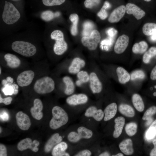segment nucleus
<instances>
[{
	"instance_id": "dca6fc26",
	"label": "nucleus",
	"mask_w": 156,
	"mask_h": 156,
	"mask_svg": "<svg viewBox=\"0 0 156 156\" xmlns=\"http://www.w3.org/2000/svg\"><path fill=\"white\" fill-rule=\"evenodd\" d=\"M43 105L41 101L38 99H36L34 101V106L30 109V112L32 116L35 119L39 120L43 116L42 112Z\"/></svg>"
},
{
	"instance_id": "8fccbe9b",
	"label": "nucleus",
	"mask_w": 156,
	"mask_h": 156,
	"mask_svg": "<svg viewBox=\"0 0 156 156\" xmlns=\"http://www.w3.org/2000/svg\"><path fill=\"white\" fill-rule=\"evenodd\" d=\"M117 32V31L114 29L112 28L109 29L106 31V33L107 35L111 37L114 36Z\"/></svg>"
},
{
	"instance_id": "f704fd0d",
	"label": "nucleus",
	"mask_w": 156,
	"mask_h": 156,
	"mask_svg": "<svg viewBox=\"0 0 156 156\" xmlns=\"http://www.w3.org/2000/svg\"><path fill=\"white\" fill-rule=\"evenodd\" d=\"M94 25L92 22L89 21L84 22L83 25V30L82 34L83 36H89L94 30Z\"/></svg>"
},
{
	"instance_id": "b1692460",
	"label": "nucleus",
	"mask_w": 156,
	"mask_h": 156,
	"mask_svg": "<svg viewBox=\"0 0 156 156\" xmlns=\"http://www.w3.org/2000/svg\"><path fill=\"white\" fill-rule=\"evenodd\" d=\"M117 109V104L115 103H113L108 105L104 111V120L105 121H108L116 115Z\"/></svg>"
},
{
	"instance_id": "393cba45",
	"label": "nucleus",
	"mask_w": 156,
	"mask_h": 156,
	"mask_svg": "<svg viewBox=\"0 0 156 156\" xmlns=\"http://www.w3.org/2000/svg\"><path fill=\"white\" fill-rule=\"evenodd\" d=\"M125 122V118L122 116L118 117L115 119V129L113 134L114 138H118L121 134Z\"/></svg>"
},
{
	"instance_id": "6e6552de",
	"label": "nucleus",
	"mask_w": 156,
	"mask_h": 156,
	"mask_svg": "<svg viewBox=\"0 0 156 156\" xmlns=\"http://www.w3.org/2000/svg\"><path fill=\"white\" fill-rule=\"evenodd\" d=\"M36 10L51 9L53 8L62 6L66 0H34Z\"/></svg>"
},
{
	"instance_id": "79ce46f5",
	"label": "nucleus",
	"mask_w": 156,
	"mask_h": 156,
	"mask_svg": "<svg viewBox=\"0 0 156 156\" xmlns=\"http://www.w3.org/2000/svg\"><path fill=\"white\" fill-rule=\"evenodd\" d=\"M145 77V74L144 71L140 70H138L131 73L130 79L132 80H133L138 79H143Z\"/></svg>"
},
{
	"instance_id": "e2e57ef3",
	"label": "nucleus",
	"mask_w": 156,
	"mask_h": 156,
	"mask_svg": "<svg viewBox=\"0 0 156 156\" xmlns=\"http://www.w3.org/2000/svg\"><path fill=\"white\" fill-rule=\"evenodd\" d=\"M144 0L146 2H149L151 1V0Z\"/></svg>"
},
{
	"instance_id": "69168bd1",
	"label": "nucleus",
	"mask_w": 156,
	"mask_h": 156,
	"mask_svg": "<svg viewBox=\"0 0 156 156\" xmlns=\"http://www.w3.org/2000/svg\"><path fill=\"white\" fill-rule=\"evenodd\" d=\"M1 127H0V133H1Z\"/></svg>"
},
{
	"instance_id": "2f4dec72",
	"label": "nucleus",
	"mask_w": 156,
	"mask_h": 156,
	"mask_svg": "<svg viewBox=\"0 0 156 156\" xmlns=\"http://www.w3.org/2000/svg\"><path fill=\"white\" fill-rule=\"evenodd\" d=\"M143 34L147 36H151L156 33V24L148 23L144 24L142 27Z\"/></svg>"
},
{
	"instance_id": "4be33fe9",
	"label": "nucleus",
	"mask_w": 156,
	"mask_h": 156,
	"mask_svg": "<svg viewBox=\"0 0 156 156\" xmlns=\"http://www.w3.org/2000/svg\"><path fill=\"white\" fill-rule=\"evenodd\" d=\"M68 147L67 144L61 142L56 145L53 149L52 155L53 156H69L70 154L66 152Z\"/></svg>"
},
{
	"instance_id": "0eeeda50",
	"label": "nucleus",
	"mask_w": 156,
	"mask_h": 156,
	"mask_svg": "<svg viewBox=\"0 0 156 156\" xmlns=\"http://www.w3.org/2000/svg\"><path fill=\"white\" fill-rule=\"evenodd\" d=\"M101 37L99 31L94 30L88 36H83L81 39L83 45L90 50H94L97 48L100 41Z\"/></svg>"
},
{
	"instance_id": "680f3d73",
	"label": "nucleus",
	"mask_w": 156,
	"mask_h": 156,
	"mask_svg": "<svg viewBox=\"0 0 156 156\" xmlns=\"http://www.w3.org/2000/svg\"><path fill=\"white\" fill-rule=\"evenodd\" d=\"M154 87L156 89V85ZM153 95L154 96H156V92H154L153 93Z\"/></svg>"
},
{
	"instance_id": "ddd939ff",
	"label": "nucleus",
	"mask_w": 156,
	"mask_h": 156,
	"mask_svg": "<svg viewBox=\"0 0 156 156\" xmlns=\"http://www.w3.org/2000/svg\"><path fill=\"white\" fill-rule=\"evenodd\" d=\"M88 100V96L84 94H74L68 97L66 99V103L71 105H77L85 104Z\"/></svg>"
},
{
	"instance_id": "4468645a",
	"label": "nucleus",
	"mask_w": 156,
	"mask_h": 156,
	"mask_svg": "<svg viewBox=\"0 0 156 156\" xmlns=\"http://www.w3.org/2000/svg\"><path fill=\"white\" fill-rule=\"evenodd\" d=\"M126 12V6L121 5L114 9L111 14L108 21L110 23L118 22L123 17Z\"/></svg>"
},
{
	"instance_id": "3c124183",
	"label": "nucleus",
	"mask_w": 156,
	"mask_h": 156,
	"mask_svg": "<svg viewBox=\"0 0 156 156\" xmlns=\"http://www.w3.org/2000/svg\"><path fill=\"white\" fill-rule=\"evenodd\" d=\"M153 143L154 147L151 151L150 155L151 156H156V139H155L153 140Z\"/></svg>"
},
{
	"instance_id": "5701e85b",
	"label": "nucleus",
	"mask_w": 156,
	"mask_h": 156,
	"mask_svg": "<svg viewBox=\"0 0 156 156\" xmlns=\"http://www.w3.org/2000/svg\"><path fill=\"white\" fill-rule=\"evenodd\" d=\"M119 148L121 152L126 155H131L133 153V142L130 139H126L121 142L119 144Z\"/></svg>"
},
{
	"instance_id": "58836bf2",
	"label": "nucleus",
	"mask_w": 156,
	"mask_h": 156,
	"mask_svg": "<svg viewBox=\"0 0 156 156\" xmlns=\"http://www.w3.org/2000/svg\"><path fill=\"white\" fill-rule=\"evenodd\" d=\"M156 113V106H152L148 109L142 117L143 120H147L152 118L151 117Z\"/></svg>"
},
{
	"instance_id": "49530a36",
	"label": "nucleus",
	"mask_w": 156,
	"mask_h": 156,
	"mask_svg": "<svg viewBox=\"0 0 156 156\" xmlns=\"http://www.w3.org/2000/svg\"><path fill=\"white\" fill-rule=\"evenodd\" d=\"M12 98L10 96L2 98L0 94V103H3L5 105H8L10 104L12 101Z\"/></svg>"
},
{
	"instance_id": "ea45409f",
	"label": "nucleus",
	"mask_w": 156,
	"mask_h": 156,
	"mask_svg": "<svg viewBox=\"0 0 156 156\" xmlns=\"http://www.w3.org/2000/svg\"><path fill=\"white\" fill-rule=\"evenodd\" d=\"M67 139L70 142L76 143L79 141L81 139L77 132L71 131L68 135Z\"/></svg>"
},
{
	"instance_id": "39448f33",
	"label": "nucleus",
	"mask_w": 156,
	"mask_h": 156,
	"mask_svg": "<svg viewBox=\"0 0 156 156\" xmlns=\"http://www.w3.org/2000/svg\"><path fill=\"white\" fill-rule=\"evenodd\" d=\"M55 88L53 80L48 76H44L38 79L35 82L33 89L37 93L44 94L52 92Z\"/></svg>"
},
{
	"instance_id": "1a4fd4ad",
	"label": "nucleus",
	"mask_w": 156,
	"mask_h": 156,
	"mask_svg": "<svg viewBox=\"0 0 156 156\" xmlns=\"http://www.w3.org/2000/svg\"><path fill=\"white\" fill-rule=\"evenodd\" d=\"M35 73L31 70H25L20 73L16 78L17 83L20 86L24 87L30 85L35 77Z\"/></svg>"
},
{
	"instance_id": "f3484780",
	"label": "nucleus",
	"mask_w": 156,
	"mask_h": 156,
	"mask_svg": "<svg viewBox=\"0 0 156 156\" xmlns=\"http://www.w3.org/2000/svg\"><path fill=\"white\" fill-rule=\"evenodd\" d=\"M126 12L132 14L137 20H140L145 15V12L134 4L129 3L126 5Z\"/></svg>"
},
{
	"instance_id": "cd10ccee",
	"label": "nucleus",
	"mask_w": 156,
	"mask_h": 156,
	"mask_svg": "<svg viewBox=\"0 0 156 156\" xmlns=\"http://www.w3.org/2000/svg\"><path fill=\"white\" fill-rule=\"evenodd\" d=\"M118 110L122 114L128 117H133L135 114L133 109L127 104H120Z\"/></svg>"
},
{
	"instance_id": "473e14b6",
	"label": "nucleus",
	"mask_w": 156,
	"mask_h": 156,
	"mask_svg": "<svg viewBox=\"0 0 156 156\" xmlns=\"http://www.w3.org/2000/svg\"><path fill=\"white\" fill-rule=\"evenodd\" d=\"M69 18L73 23L70 29L71 34L72 35L75 36L77 35L78 32L77 26L79 20L78 15L75 13L71 14L70 15Z\"/></svg>"
},
{
	"instance_id": "13d9d810",
	"label": "nucleus",
	"mask_w": 156,
	"mask_h": 156,
	"mask_svg": "<svg viewBox=\"0 0 156 156\" xmlns=\"http://www.w3.org/2000/svg\"><path fill=\"white\" fill-rule=\"evenodd\" d=\"M151 39L153 41H156V33L151 36Z\"/></svg>"
},
{
	"instance_id": "bb28decb",
	"label": "nucleus",
	"mask_w": 156,
	"mask_h": 156,
	"mask_svg": "<svg viewBox=\"0 0 156 156\" xmlns=\"http://www.w3.org/2000/svg\"><path fill=\"white\" fill-rule=\"evenodd\" d=\"M133 105L137 111L142 112L144 109V105L142 99L140 95L135 94L132 97Z\"/></svg>"
},
{
	"instance_id": "603ef678",
	"label": "nucleus",
	"mask_w": 156,
	"mask_h": 156,
	"mask_svg": "<svg viewBox=\"0 0 156 156\" xmlns=\"http://www.w3.org/2000/svg\"><path fill=\"white\" fill-rule=\"evenodd\" d=\"M150 78L152 80H156V65L153 68L151 72Z\"/></svg>"
},
{
	"instance_id": "aec40b11",
	"label": "nucleus",
	"mask_w": 156,
	"mask_h": 156,
	"mask_svg": "<svg viewBox=\"0 0 156 156\" xmlns=\"http://www.w3.org/2000/svg\"><path fill=\"white\" fill-rule=\"evenodd\" d=\"M62 137L58 133L53 134L46 143L44 148V151L47 153L49 152L53 147L62 142Z\"/></svg>"
},
{
	"instance_id": "0e129e2a",
	"label": "nucleus",
	"mask_w": 156,
	"mask_h": 156,
	"mask_svg": "<svg viewBox=\"0 0 156 156\" xmlns=\"http://www.w3.org/2000/svg\"><path fill=\"white\" fill-rule=\"evenodd\" d=\"M1 67L0 68V74L1 75Z\"/></svg>"
},
{
	"instance_id": "7ed1b4c3",
	"label": "nucleus",
	"mask_w": 156,
	"mask_h": 156,
	"mask_svg": "<svg viewBox=\"0 0 156 156\" xmlns=\"http://www.w3.org/2000/svg\"><path fill=\"white\" fill-rule=\"evenodd\" d=\"M43 40L53 42L52 51L57 55L64 54L68 49L63 31L58 29L53 28L50 24L47 23L43 33Z\"/></svg>"
},
{
	"instance_id": "5fc2aeb1",
	"label": "nucleus",
	"mask_w": 156,
	"mask_h": 156,
	"mask_svg": "<svg viewBox=\"0 0 156 156\" xmlns=\"http://www.w3.org/2000/svg\"><path fill=\"white\" fill-rule=\"evenodd\" d=\"M12 86L14 90L13 94H17L18 92V86L16 84L13 83L12 84Z\"/></svg>"
},
{
	"instance_id": "20e7f679",
	"label": "nucleus",
	"mask_w": 156,
	"mask_h": 156,
	"mask_svg": "<svg viewBox=\"0 0 156 156\" xmlns=\"http://www.w3.org/2000/svg\"><path fill=\"white\" fill-rule=\"evenodd\" d=\"M52 117L49 122L50 128L53 129H58L66 124L69 120L68 114L62 108L54 106L52 110Z\"/></svg>"
},
{
	"instance_id": "9d476101",
	"label": "nucleus",
	"mask_w": 156,
	"mask_h": 156,
	"mask_svg": "<svg viewBox=\"0 0 156 156\" xmlns=\"http://www.w3.org/2000/svg\"><path fill=\"white\" fill-rule=\"evenodd\" d=\"M39 142L36 140L32 142L29 138H27L20 141L17 145L18 149L21 151L30 149L33 152H36L38 150L37 146L39 145Z\"/></svg>"
},
{
	"instance_id": "4c0bfd02",
	"label": "nucleus",
	"mask_w": 156,
	"mask_h": 156,
	"mask_svg": "<svg viewBox=\"0 0 156 156\" xmlns=\"http://www.w3.org/2000/svg\"><path fill=\"white\" fill-rule=\"evenodd\" d=\"M156 135V127L151 125L146 131L145 136L147 141L153 139Z\"/></svg>"
},
{
	"instance_id": "864d4df0",
	"label": "nucleus",
	"mask_w": 156,
	"mask_h": 156,
	"mask_svg": "<svg viewBox=\"0 0 156 156\" xmlns=\"http://www.w3.org/2000/svg\"><path fill=\"white\" fill-rule=\"evenodd\" d=\"M0 118L3 121H7L9 118L8 114L6 112H3L0 114Z\"/></svg>"
},
{
	"instance_id": "423d86ee",
	"label": "nucleus",
	"mask_w": 156,
	"mask_h": 156,
	"mask_svg": "<svg viewBox=\"0 0 156 156\" xmlns=\"http://www.w3.org/2000/svg\"><path fill=\"white\" fill-rule=\"evenodd\" d=\"M32 15L47 23L49 24L60 18L61 13L59 11H54L51 9H45L36 10L33 13Z\"/></svg>"
},
{
	"instance_id": "c756f323",
	"label": "nucleus",
	"mask_w": 156,
	"mask_h": 156,
	"mask_svg": "<svg viewBox=\"0 0 156 156\" xmlns=\"http://www.w3.org/2000/svg\"><path fill=\"white\" fill-rule=\"evenodd\" d=\"M148 44L145 41H142L135 43L133 45L132 51L135 54H142L145 52L148 48Z\"/></svg>"
},
{
	"instance_id": "7c9ffc66",
	"label": "nucleus",
	"mask_w": 156,
	"mask_h": 156,
	"mask_svg": "<svg viewBox=\"0 0 156 156\" xmlns=\"http://www.w3.org/2000/svg\"><path fill=\"white\" fill-rule=\"evenodd\" d=\"M77 132L81 139H89L92 137L93 135L92 130L82 126L78 128Z\"/></svg>"
},
{
	"instance_id": "37998d69",
	"label": "nucleus",
	"mask_w": 156,
	"mask_h": 156,
	"mask_svg": "<svg viewBox=\"0 0 156 156\" xmlns=\"http://www.w3.org/2000/svg\"><path fill=\"white\" fill-rule=\"evenodd\" d=\"M101 0H85L84 2L85 7L87 8H92L98 5Z\"/></svg>"
},
{
	"instance_id": "f03ea898",
	"label": "nucleus",
	"mask_w": 156,
	"mask_h": 156,
	"mask_svg": "<svg viewBox=\"0 0 156 156\" xmlns=\"http://www.w3.org/2000/svg\"><path fill=\"white\" fill-rule=\"evenodd\" d=\"M33 24L27 20L25 9L9 0H0V38L2 39Z\"/></svg>"
},
{
	"instance_id": "6e6d98bb",
	"label": "nucleus",
	"mask_w": 156,
	"mask_h": 156,
	"mask_svg": "<svg viewBox=\"0 0 156 156\" xmlns=\"http://www.w3.org/2000/svg\"><path fill=\"white\" fill-rule=\"evenodd\" d=\"M6 80L7 81L8 83H13L14 82L13 79L10 76H8L6 78Z\"/></svg>"
},
{
	"instance_id": "c85d7f7f",
	"label": "nucleus",
	"mask_w": 156,
	"mask_h": 156,
	"mask_svg": "<svg viewBox=\"0 0 156 156\" xmlns=\"http://www.w3.org/2000/svg\"><path fill=\"white\" fill-rule=\"evenodd\" d=\"M63 81L66 86L65 94L67 95L72 94L75 89V85L72 80L69 77L66 76L63 78Z\"/></svg>"
},
{
	"instance_id": "72a5a7b5",
	"label": "nucleus",
	"mask_w": 156,
	"mask_h": 156,
	"mask_svg": "<svg viewBox=\"0 0 156 156\" xmlns=\"http://www.w3.org/2000/svg\"><path fill=\"white\" fill-rule=\"evenodd\" d=\"M156 55V47H151L144 54L143 61L145 64L149 63L151 59Z\"/></svg>"
},
{
	"instance_id": "f257e3e1",
	"label": "nucleus",
	"mask_w": 156,
	"mask_h": 156,
	"mask_svg": "<svg viewBox=\"0 0 156 156\" xmlns=\"http://www.w3.org/2000/svg\"><path fill=\"white\" fill-rule=\"evenodd\" d=\"M43 33L33 25L2 39L3 47L23 56L31 57L44 53L41 43Z\"/></svg>"
},
{
	"instance_id": "a878e982",
	"label": "nucleus",
	"mask_w": 156,
	"mask_h": 156,
	"mask_svg": "<svg viewBox=\"0 0 156 156\" xmlns=\"http://www.w3.org/2000/svg\"><path fill=\"white\" fill-rule=\"evenodd\" d=\"M116 71L119 81L120 83L125 84L129 80L130 75L124 68L119 66L117 68Z\"/></svg>"
},
{
	"instance_id": "a211bd4d",
	"label": "nucleus",
	"mask_w": 156,
	"mask_h": 156,
	"mask_svg": "<svg viewBox=\"0 0 156 156\" xmlns=\"http://www.w3.org/2000/svg\"><path fill=\"white\" fill-rule=\"evenodd\" d=\"M87 117H92L97 121H101L104 117L103 111L101 109H98L94 106H91L88 108L84 114Z\"/></svg>"
},
{
	"instance_id": "c9c22d12",
	"label": "nucleus",
	"mask_w": 156,
	"mask_h": 156,
	"mask_svg": "<svg viewBox=\"0 0 156 156\" xmlns=\"http://www.w3.org/2000/svg\"><path fill=\"white\" fill-rule=\"evenodd\" d=\"M137 128V124L135 122H131L126 125L125 127V131L129 136H132L136 133Z\"/></svg>"
},
{
	"instance_id": "6ab92c4d",
	"label": "nucleus",
	"mask_w": 156,
	"mask_h": 156,
	"mask_svg": "<svg viewBox=\"0 0 156 156\" xmlns=\"http://www.w3.org/2000/svg\"><path fill=\"white\" fill-rule=\"evenodd\" d=\"M90 87L93 93H98L102 90V85L97 75L94 72L90 75Z\"/></svg>"
},
{
	"instance_id": "a18cd8bd",
	"label": "nucleus",
	"mask_w": 156,
	"mask_h": 156,
	"mask_svg": "<svg viewBox=\"0 0 156 156\" xmlns=\"http://www.w3.org/2000/svg\"><path fill=\"white\" fill-rule=\"evenodd\" d=\"M92 152L89 150L84 149L77 153L74 156H90L92 155Z\"/></svg>"
},
{
	"instance_id": "412c9836",
	"label": "nucleus",
	"mask_w": 156,
	"mask_h": 156,
	"mask_svg": "<svg viewBox=\"0 0 156 156\" xmlns=\"http://www.w3.org/2000/svg\"><path fill=\"white\" fill-rule=\"evenodd\" d=\"M85 65V61L79 57H75L72 60L68 68L69 72L71 74L77 73Z\"/></svg>"
},
{
	"instance_id": "de8ad7c7",
	"label": "nucleus",
	"mask_w": 156,
	"mask_h": 156,
	"mask_svg": "<svg viewBox=\"0 0 156 156\" xmlns=\"http://www.w3.org/2000/svg\"><path fill=\"white\" fill-rule=\"evenodd\" d=\"M17 6L25 9L24 0H9Z\"/></svg>"
},
{
	"instance_id": "9b49d317",
	"label": "nucleus",
	"mask_w": 156,
	"mask_h": 156,
	"mask_svg": "<svg viewBox=\"0 0 156 156\" xmlns=\"http://www.w3.org/2000/svg\"><path fill=\"white\" fill-rule=\"evenodd\" d=\"M17 124L21 130H28L31 126V123L29 116L22 111H19L16 115Z\"/></svg>"
},
{
	"instance_id": "a19ab883",
	"label": "nucleus",
	"mask_w": 156,
	"mask_h": 156,
	"mask_svg": "<svg viewBox=\"0 0 156 156\" xmlns=\"http://www.w3.org/2000/svg\"><path fill=\"white\" fill-rule=\"evenodd\" d=\"M77 77L81 83H85L89 81L90 75L85 71H81L77 73Z\"/></svg>"
},
{
	"instance_id": "052dcab7",
	"label": "nucleus",
	"mask_w": 156,
	"mask_h": 156,
	"mask_svg": "<svg viewBox=\"0 0 156 156\" xmlns=\"http://www.w3.org/2000/svg\"><path fill=\"white\" fill-rule=\"evenodd\" d=\"M112 156H123V154L121 153H119L115 155H112Z\"/></svg>"
},
{
	"instance_id": "e433bc0d",
	"label": "nucleus",
	"mask_w": 156,
	"mask_h": 156,
	"mask_svg": "<svg viewBox=\"0 0 156 156\" xmlns=\"http://www.w3.org/2000/svg\"><path fill=\"white\" fill-rule=\"evenodd\" d=\"M111 5L109 2L106 1L100 10L97 13V16L102 20H104L107 18L108 14L106 9L110 8Z\"/></svg>"
},
{
	"instance_id": "09e8293b",
	"label": "nucleus",
	"mask_w": 156,
	"mask_h": 156,
	"mask_svg": "<svg viewBox=\"0 0 156 156\" xmlns=\"http://www.w3.org/2000/svg\"><path fill=\"white\" fill-rule=\"evenodd\" d=\"M7 155V150L5 146L2 144H0V156H6Z\"/></svg>"
},
{
	"instance_id": "f8f14e48",
	"label": "nucleus",
	"mask_w": 156,
	"mask_h": 156,
	"mask_svg": "<svg viewBox=\"0 0 156 156\" xmlns=\"http://www.w3.org/2000/svg\"><path fill=\"white\" fill-rule=\"evenodd\" d=\"M129 43V38L127 35L123 34L119 36L114 46L115 53L118 54L123 53L127 47Z\"/></svg>"
},
{
	"instance_id": "2eb2a0df",
	"label": "nucleus",
	"mask_w": 156,
	"mask_h": 156,
	"mask_svg": "<svg viewBox=\"0 0 156 156\" xmlns=\"http://www.w3.org/2000/svg\"><path fill=\"white\" fill-rule=\"evenodd\" d=\"M2 55L9 67L11 68H16L20 66L21 60L16 55L8 53H3Z\"/></svg>"
},
{
	"instance_id": "bf43d9fd",
	"label": "nucleus",
	"mask_w": 156,
	"mask_h": 156,
	"mask_svg": "<svg viewBox=\"0 0 156 156\" xmlns=\"http://www.w3.org/2000/svg\"><path fill=\"white\" fill-rule=\"evenodd\" d=\"M151 125L152 126H153L156 127V119L153 122V123L151 124Z\"/></svg>"
},
{
	"instance_id": "4d7b16f0",
	"label": "nucleus",
	"mask_w": 156,
	"mask_h": 156,
	"mask_svg": "<svg viewBox=\"0 0 156 156\" xmlns=\"http://www.w3.org/2000/svg\"><path fill=\"white\" fill-rule=\"evenodd\" d=\"M99 156H110V154L107 152H105L100 154Z\"/></svg>"
},
{
	"instance_id": "c03bdc74",
	"label": "nucleus",
	"mask_w": 156,
	"mask_h": 156,
	"mask_svg": "<svg viewBox=\"0 0 156 156\" xmlns=\"http://www.w3.org/2000/svg\"><path fill=\"white\" fill-rule=\"evenodd\" d=\"M12 84L8 83L4 86L2 91L5 95H12L13 94L14 90L12 86Z\"/></svg>"
}]
</instances>
